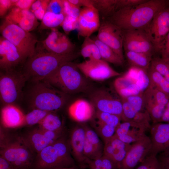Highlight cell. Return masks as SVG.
<instances>
[{"mask_svg":"<svg viewBox=\"0 0 169 169\" xmlns=\"http://www.w3.org/2000/svg\"><path fill=\"white\" fill-rule=\"evenodd\" d=\"M80 9L68 0H64V12L65 15L79 18Z\"/></svg>","mask_w":169,"mask_h":169,"instance_id":"obj_48","label":"cell"},{"mask_svg":"<svg viewBox=\"0 0 169 169\" xmlns=\"http://www.w3.org/2000/svg\"><path fill=\"white\" fill-rule=\"evenodd\" d=\"M79 18L66 15L61 26L66 33L68 34L71 31L77 29Z\"/></svg>","mask_w":169,"mask_h":169,"instance_id":"obj_46","label":"cell"},{"mask_svg":"<svg viewBox=\"0 0 169 169\" xmlns=\"http://www.w3.org/2000/svg\"></svg>","mask_w":169,"mask_h":169,"instance_id":"obj_60","label":"cell"},{"mask_svg":"<svg viewBox=\"0 0 169 169\" xmlns=\"http://www.w3.org/2000/svg\"><path fill=\"white\" fill-rule=\"evenodd\" d=\"M69 142L64 137L49 145L35 157L31 169H60L75 167Z\"/></svg>","mask_w":169,"mask_h":169,"instance_id":"obj_4","label":"cell"},{"mask_svg":"<svg viewBox=\"0 0 169 169\" xmlns=\"http://www.w3.org/2000/svg\"><path fill=\"white\" fill-rule=\"evenodd\" d=\"M64 0H50L48 6L47 11L57 14H65L64 12Z\"/></svg>","mask_w":169,"mask_h":169,"instance_id":"obj_47","label":"cell"},{"mask_svg":"<svg viewBox=\"0 0 169 169\" xmlns=\"http://www.w3.org/2000/svg\"><path fill=\"white\" fill-rule=\"evenodd\" d=\"M84 155L86 158L95 160L102 156L103 151H101L91 144L85 138L84 149Z\"/></svg>","mask_w":169,"mask_h":169,"instance_id":"obj_40","label":"cell"},{"mask_svg":"<svg viewBox=\"0 0 169 169\" xmlns=\"http://www.w3.org/2000/svg\"><path fill=\"white\" fill-rule=\"evenodd\" d=\"M169 82V59L156 57L152 59L151 66Z\"/></svg>","mask_w":169,"mask_h":169,"instance_id":"obj_35","label":"cell"},{"mask_svg":"<svg viewBox=\"0 0 169 169\" xmlns=\"http://www.w3.org/2000/svg\"><path fill=\"white\" fill-rule=\"evenodd\" d=\"M136 83L143 93L148 88L150 83L148 71L138 69Z\"/></svg>","mask_w":169,"mask_h":169,"instance_id":"obj_44","label":"cell"},{"mask_svg":"<svg viewBox=\"0 0 169 169\" xmlns=\"http://www.w3.org/2000/svg\"><path fill=\"white\" fill-rule=\"evenodd\" d=\"M79 17L88 21H100L99 12L94 7H83L80 10Z\"/></svg>","mask_w":169,"mask_h":169,"instance_id":"obj_43","label":"cell"},{"mask_svg":"<svg viewBox=\"0 0 169 169\" xmlns=\"http://www.w3.org/2000/svg\"><path fill=\"white\" fill-rule=\"evenodd\" d=\"M151 147L149 154L156 156L169 150V123H153L150 129Z\"/></svg>","mask_w":169,"mask_h":169,"instance_id":"obj_18","label":"cell"},{"mask_svg":"<svg viewBox=\"0 0 169 169\" xmlns=\"http://www.w3.org/2000/svg\"><path fill=\"white\" fill-rule=\"evenodd\" d=\"M27 80L22 72L15 69L1 71L0 95L2 102L5 105L16 102Z\"/></svg>","mask_w":169,"mask_h":169,"instance_id":"obj_8","label":"cell"},{"mask_svg":"<svg viewBox=\"0 0 169 169\" xmlns=\"http://www.w3.org/2000/svg\"><path fill=\"white\" fill-rule=\"evenodd\" d=\"M152 97L159 104L166 106L169 101V97L156 87L149 85L146 89Z\"/></svg>","mask_w":169,"mask_h":169,"instance_id":"obj_42","label":"cell"},{"mask_svg":"<svg viewBox=\"0 0 169 169\" xmlns=\"http://www.w3.org/2000/svg\"><path fill=\"white\" fill-rule=\"evenodd\" d=\"M159 52L161 53V58L169 59V32L161 44Z\"/></svg>","mask_w":169,"mask_h":169,"instance_id":"obj_53","label":"cell"},{"mask_svg":"<svg viewBox=\"0 0 169 169\" xmlns=\"http://www.w3.org/2000/svg\"><path fill=\"white\" fill-rule=\"evenodd\" d=\"M0 169H16L0 156Z\"/></svg>","mask_w":169,"mask_h":169,"instance_id":"obj_57","label":"cell"},{"mask_svg":"<svg viewBox=\"0 0 169 169\" xmlns=\"http://www.w3.org/2000/svg\"><path fill=\"white\" fill-rule=\"evenodd\" d=\"M85 140L84 126H77L73 129L71 133L69 141L71 150L75 159L81 166L86 164L87 159L84 153Z\"/></svg>","mask_w":169,"mask_h":169,"instance_id":"obj_20","label":"cell"},{"mask_svg":"<svg viewBox=\"0 0 169 169\" xmlns=\"http://www.w3.org/2000/svg\"><path fill=\"white\" fill-rule=\"evenodd\" d=\"M13 0H0V16L4 15L9 9L14 6Z\"/></svg>","mask_w":169,"mask_h":169,"instance_id":"obj_54","label":"cell"},{"mask_svg":"<svg viewBox=\"0 0 169 169\" xmlns=\"http://www.w3.org/2000/svg\"><path fill=\"white\" fill-rule=\"evenodd\" d=\"M93 6L104 18H107L116 11L117 0H93Z\"/></svg>","mask_w":169,"mask_h":169,"instance_id":"obj_33","label":"cell"},{"mask_svg":"<svg viewBox=\"0 0 169 169\" xmlns=\"http://www.w3.org/2000/svg\"><path fill=\"white\" fill-rule=\"evenodd\" d=\"M63 131H51L39 127L27 132L21 137L36 155L63 136Z\"/></svg>","mask_w":169,"mask_h":169,"instance_id":"obj_13","label":"cell"},{"mask_svg":"<svg viewBox=\"0 0 169 169\" xmlns=\"http://www.w3.org/2000/svg\"><path fill=\"white\" fill-rule=\"evenodd\" d=\"M84 127L86 139L92 145L103 151V145L97 133L86 126H84Z\"/></svg>","mask_w":169,"mask_h":169,"instance_id":"obj_45","label":"cell"},{"mask_svg":"<svg viewBox=\"0 0 169 169\" xmlns=\"http://www.w3.org/2000/svg\"><path fill=\"white\" fill-rule=\"evenodd\" d=\"M50 0H42L41 5L33 13L37 19L42 20L47 10Z\"/></svg>","mask_w":169,"mask_h":169,"instance_id":"obj_51","label":"cell"},{"mask_svg":"<svg viewBox=\"0 0 169 169\" xmlns=\"http://www.w3.org/2000/svg\"><path fill=\"white\" fill-rule=\"evenodd\" d=\"M38 125L39 127L48 131H63V121L55 112H50L48 113Z\"/></svg>","mask_w":169,"mask_h":169,"instance_id":"obj_29","label":"cell"},{"mask_svg":"<svg viewBox=\"0 0 169 169\" xmlns=\"http://www.w3.org/2000/svg\"><path fill=\"white\" fill-rule=\"evenodd\" d=\"M95 109L90 102L83 99H79L69 105L68 112L74 120L84 122L92 119L95 114Z\"/></svg>","mask_w":169,"mask_h":169,"instance_id":"obj_23","label":"cell"},{"mask_svg":"<svg viewBox=\"0 0 169 169\" xmlns=\"http://www.w3.org/2000/svg\"><path fill=\"white\" fill-rule=\"evenodd\" d=\"M95 115L97 120L115 127L121 123V117L116 115L97 110Z\"/></svg>","mask_w":169,"mask_h":169,"instance_id":"obj_37","label":"cell"},{"mask_svg":"<svg viewBox=\"0 0 169 169\" xmlns=\"http://www.w3.org/2000/svg\"><path fill=\"white\" fill-rule=\"evenodd\" d=\"M65 15L63 14H57L46 11L40 26V30L47 28H54L61 26Z\"/></svg>","mask_w":169,"mask_h":169,"instance_id":"obj_32","label":"cell"},{"mask_svg":"<svg viewBox=\"0 0 169 169\" xmlns=\"http://www.w3.org/2000/svg\"><path fill=\"white\" fill-rule=\"evenodd\" d=\"M135 169H160L157 156L148 154Z\"/></svg>","mask_w":169,"mask_h":169,"instance_id":"obj_41","label":"cell"},{"mask_svg":"<svg viewBox=\"0 0 169 169\" xmlns=\"http://www.w3.org/2000/svg\"><path fill=\"white\" fill-rule=\"evenodd\" d=\"M50 112L37 109L33 110L25 116L24 125L38 124Z\"/></svg>","mask_w":169,"mask_h":169,"instance_id":"obj_36","label":"cell"},{"mask_svg":"<svg viewBox=\"0 0 169 169\" xmlns=\"http://www.w3.org/2000/svg\"><path fill=\"white\" fill-rule=\"evenodd\" d=\"M150 137L146 136L141 140L131 144L119 169H134L149 154L151 147Z\"/></svg>","mask_w":169,"mask_h":169,"instance_id":"obj_15","label":"cell"},{"mask_svg":"<svg viewBox=\"0 0 169 169\" xmlns=\"http://www.w3.org/2000/svg\"><path fill=\"white\" fill-rule=\"evenodd\" d=\"M54 29L51 30L43 42L44 48L48 52L60 55L74 52V44L66 35Z\"/></svg>","mask_w":169,"mask_h":169,"instance_id":"obj_17","label":"cell"},{"mask_svg":"<svg viewBox=\"0 0 169 169\" xmlns=\"http://www.w3.org/2000/svg\"><path fill=\"white\" fill-rule=\"evenodd\" d=\"M76 65L86 78L95 80L103 81L121 75L102 59H88Z\"/></svg>","mask_w":169,"mask_h":169,"instance_id":"obj_10","label":"cell"},{"mask_svg":"<svg viewBox=\"0 0 169 169\" xmlns=\"http://www.w3.org/2000/svg\"><path fill=\"white\" fill-rule=\"evenodd\" d=\"M44 49L36 48L34 54L26 61L22 72L27 80L34 82L43 80L64 64L77 59L79 55L75 52L67 54H58Z\"/></svg>","mask_w":169,"mask_h":169,"instance_id":"obj_2","label":"cell"},{"mask_svg":"<svg viewBox=\"0 0 169 169\" xmlns=\"http://www.w3.org/2000/svg\"><path fill=\"white\" fill-rule=\"evenodd\" d=\"M124 61L123 52V31L108 20L100 24L96 36Z\"/></svg>","mask_w":169,"mask_h":169,"instance_id":"obj_11","label":"cell"},{"mask_svg":"<svg viewBox=\"0 0 169 169\" xmlns=\"http://www.w3.org/2000/svg\"><path fill=\"white\" fill-rule=\"evenodd\" d=\"M102 162L99 167L92 169H119L118 165L110 158L103 155Z\"/></svg>","mask_w":169,"mask_h":169,"instance_id":"obj_50","label":"cell"},{"mask_svg":"<svg viewBox=\"0 0 169 169\" xmlns=\"http://www.w3.org/2000/svg\"><path fill=\"white\" fill-rule=\"evenodd\" d=\"M90 102L97 110L123 116L122 104L120 97L115 90L100 88L92 92L90 96Z\"/></svg>","mask_w":169,"mask_h":169,"instance_id":"obj_9","label":"cell"},{"mask_svg":"<svg viewBox=\"0 0 169 169\" xmlns=\"http://www.w3.org/2000/svg\"><path fill=\"white\" fill-rule=\"evenodd\" d=\"M0 30L2 36L13 44L26 60L34 54L38 41L33 34L5 19Z\"/></svg>","mask_w":169,"mask_h":169,"instance_id":"obj_7","label":"cell"},{"mask_svg":"<svg viewBox=\"0 0 169 169\" xmlns=\"http://www.w3.org/2000/svg\"><path fill=\"white\" fill-rule=\"evenodd\" d=\"M5 19L28 32L35 29L39 24L31 11L22 10L14 7L11 8Z\"/></svg>","mask_w":169,"mask_h":169,"instance_id":"obj_19","label":"cell"},{"mask_svg":"<svg viewBox=\"0 0 169 169\" xmlns=\"http://www.w3.org/2000/svg\"><path fill=\"white\" fill-rule=\"evenodd\" d=\"M166 0H147L141 4L120 9L107 20L123 31L145 29L155 16L168 7Z\"/></svg>","mask_w":169,"mask_h":169,"instance_id":"obj_1","label":"cell"},{"mask_svg":"<svg viewBox=\"0 0 169 169\" xmlns=\"http://www.w3.org/2000/svg\"><path fill=\"white\" fill-rule=\"evenodd\" d=\"M35 1V0H18L14 7L22 10H29Z\"/></svg>","mask_w":169,"mask_h":169,"instance_id":"obj_55","label":"cell"},{"mask_svg":"<svg viewBox=\"0 0 169 169\" xmlns=\"http://www.w3.org/2000/svg\"><path fill=\"white\" fill-rule=\"evenodd\" d=\"M95 127L99 135L105 143L115 135L116 127L97 120Z\"/></svg>","mask_w":169,"mask_h":169,"instance_id":"obj_38","label":"cell"},{"mask_svg":"<svg viewBox=\"0 0 169 169\" xmlns=\"http://www.w3.org/2000/svg\"><path fill=\"white\" fill-rule=\"evenodd\" d=\"M143 93L139 95L131 96L123 99L126 100L136 111L141 112H145L146 110V109Z\"/></svg>","mask_w":169,"mask_h":169,"instance_id":"obj_39","label":"cell"},{"mask_svg":"<svg viewBox=\"0 0 169 169\" xmlns=\"http://www.w3.org/2000/svg\"><path fill=\"white\" fill-rule=\"evenodd\" d=\"M125 53L131 67L148 70L152 59V54L131 51H125Z\"/></svg>","mask_w":169,"mask_h":169,"instance_id":"obj_26","label":"cell"},{"mask_svg":"<svg viewBox=\"0 0 169 169\" xmlns=\"http://www.w3.org/2000/svg\"><path fill=\"white\" fill-rule=\"evenodd\" d=\"M62 169H76L75 168V167H71L67 168H62Z\"/></svg>","mask_w":169,"mask_h":169,"instance_id":"obj_58","label":"cell"},{"mask_svg":"<svg viewBox=\"0 0 169 169\" xmlns=\"http://www.w3.org/2000/svg\"><path fill=\"white\" fill-rule=\"evenodd\" d=\"M113 85L115 90L122 99L143 93L136 84L123 76L116 78Z\"/></svg>","mask_w":169,"mask_h":169,"instance_id":"obj_25","label":"cell"},{"mask_svg":"<svg viewBox=\"0 0 169 169\" xmlns=\"http://www.w3.org/2000/svg\"><path fill=\"white\" fill-rule=\"evenodd\" d=\"M17 48L3 37L0 39V67L2 71L15 69L26 61Z\"/></svg>","mask_w":169,"mask_h":169,"instance_id":"obj_16","label":"cell"},{"mask_svg":"<svg viewBox=\"0 0 169 169\" xmlns=\"http://www.w3.org/2000/svg\"><path fill=\"white\" fill-rule=\"evenodd\" d=\"M157 156L160 169H169V150L159 153Z\"/></svg>","mask_w":169,"mask_h":169,"instance_id":"obj_52","label":"cell"},{"mask_svg":"<svg viewBox=\"0 0 169 169\" xmlns=\"http://www.w3.org/2000/svg\"><path fill=\"white\" fill-rule=\"evenodd\" d=\"M69 1L80 8V7H94L93 0H68Z\"/></svg>","mask_w":169,"mask_h":169,"instance_id":"obj_56","label":"cell"},{"mask_svg":"<svg viewBox=\"0 0 169 169\" xmlns=\"http://www.w3.org/2000/svg\"></svg>","mask_w":169,"mask_h":169,"instance_id":"obj_62","label":"cell"},{"mask_svg":"<svg viewBox=\"0 0 169 169\" xmlns=\"http://www.w3.org/2000/svg\"><path fill=\"white\" fill-rule=\"evenodd\" d=\"M150 84L169 97V82L151 66L148 70Z\"/></svg>","mask_w":169,"mask_h":169,"instance_id":"obj_30","label":"cell"},{"mask_svg":"<svg viewBox=\"0 0 169 169\" xmlns=\"http://www.w3.org/2000/svg\"><path fill=\"white\" fill-rule=\"evenodd\" d=\"M123 116L122 120L129 121L141 125L150 130V117L147 111L141 112L135 110L125 99H121Z\"/></svg>","mask_w":169,"mask_h":169,"instance_id":"obj_24","label":"cell"},{"mask_svg":"<svg viewBox=\"0 0 169 169\" xmlns=\"http://www.w3.org/2000/svg\"><path fill=\"white\" fill-rule=\"evenodd\" d=\"M169 21L168 7L158 13L145 29L156 52H159L161 44L169 32Z\"/></svg>","mask_w":169,"mask_h":169,"instance_id":"obj_12","label":"cell"},{"mask_svg":"<svg viewBox=\"0 0 169 169\" xmlns=\"http://www.w3.org/2000/svg\"><path fill=\"white\" fill-rule=\"evenodd\" d=\"M92 39L98 47L102 59L118 66H121L123 64L124 61L111 48L100 41L96 37Z\"/></svg>","mask_w":169,"mask_h":169,"instance_id":"obj_28","label":"cell"},{"mask_svg":"<svg viewBox=\"0 0 169 169\" xmlns=\"http://www.w3.org/2000/svg\"><path fill=\"white\" fill-rule=\"evenodd\" d=\"M146 109L153 123L160 122L166 106L158 104L147 90L144 92Z\"/></svg>","mask_w":169,"mask_h":169,"instance_id":"obj_27","label":"cell"},{"mask_svg":"<svg viewBox=\"0 0 169 169\" xmlns=\"http://www.w3.org/2000/svg\"><path fill=\"white\" fill-rule=\"evenodd\" d=\"M147 0H117L116 4V11L124 8L131 7L141 4L146 2Z\"/></svg>","mask_w":169,"mask_h":169,"instance_id":"obj_49","label":"cell"},{"mask_svg":"<svg viewBox=\"0 0 169 169\" xmlns=\"http://www.w3.org/2000/svg\"><path fill=\"white\" fill-rule=\"evenodd\" d=\"M34 83L28 95L29 103L33 109L55 112L65 104L66 94L45 81Z\"/></svg>","mask_w":169,"mask_h":169,"instance_id":"obj_6","label":"cell"},{"mask_svg":"<svg viewBox=\"0 0 169 169\" xmlns=\"http://www.w3.org/2000/svg\"><path fill=\"white\" fill-rule=\"evenodd\" d=\"M0 156L16 169H31L36 155L21 136L0 129Z\"/></svg>","mask_w":169,"mask_h":169,"instance_id":"obj_3","label":"cell"},{"mask_svg":"<svg viewBox=\"0 0 169 169\" xmlns=\"http://www.w3.org/2000/svg\"><path fill=\"white\" fill-rule=\"evenodd\" d=\"M123 31V48L125 51L152 54L153 52L155 51L154 47L145 29Z\"/></svg>","mask_w":169,"mask_h":169,"instance_id":"obj_14","label":"cell"},{"mask_svg":"<svg viewBox=\"0 0 169 169\" xmlns=\"http://www.w3.org/2000/svg\"><path fill=\"white\" fill-rule=\"evenodd\" d=\"M72 62H67L43 80L66 94H73L89 90L90 85Z\"/></svg>","mask_w":169,"mask_h":169,"instance_id":"obj_5","label":"cell"},{"mask_svg":"<svg viewBox=\"0 0 169 169\" xmlns=\"http://www.w3.org/2000/svg\"><path fill=\"white\" fill-rule=\"evenodd\" d=\"M98 52V48L92 38L90 37L85 38L80 52L83 58H88V59H93V56L97 54Z\"/></svg>","mask_w":169,"mask_h":169,"instance_id":"obj_34","label":"cell"},{"mask_svg":"<svg viewBox=\"0 0 169 169\" xmlns=\"http://www.w3.org/2000/svg\"><path fill=\"white\" fill-rule=\"evenodd\" d=\"M166 107L169 109V101L166 105Z\"/></svg>","mask_w":169,"mask_h":169,"instance_id":"obj_59","label":"cell"},{"mask_svg":"<svg viewBox=\"0 0 169 169\" xmlns=\"http://www.w3.org/2000/svg\"><path fill=\"white\" fill-rule=\"evenodd\" d=\"M24 114L13 104L5 105L1 111V120L3 127L15 128L24 125Z\"/></svg>","mask_w":169,"mask_h":169,"instance_id":"obj_21","label":"cell"},{"mask_svg":"<svg viewBox=\"0 0 169 169\" xmlns=\"http://www.w3.org/2000/svg\"><path fill=\"white\" fill-rule=\"evenodd\" d=\"M131 144L125 143L115 135L105 143L103 155L112 159L118 166L124 158Z\"/></svg>","mask_w":169,"mask_h":169,"instance_id":"obj_22","label":"cell"},{"mask_svg":"<svg viewBox=\"0 0 169 169\" xmlns=\"http://www.w3.org/2000/svg\"></svg>","mask_w":169,"mask_h":169,"instance_id":"obj_61","label":"cell"},{"mask_svg":"<svg viewBox=\"0 0 169 169\" xmlns=\"http://www.w3.org/2000/svg\"><path fill=\"white\" fill-rule=\"evenodd\" d=\"M100 25V21H88L79 17L77 29L78 35L85 38L90 37L92 33L98 30Z\"/></svg>","mask_w":169,"mask_h":169,"instance_id":"obj_31","label":"cell"}]
</instances>
